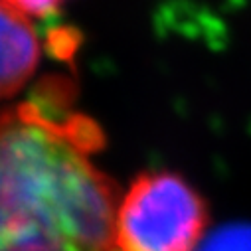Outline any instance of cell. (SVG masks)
Returning a JSON list of instances; mask_svg holds the SVG:
<instances>
[{
    "instance_id": "4",
    "label": "cell",
    "mask_w": 251,
    "mask_h": 251,
    "mask_svg": "<svg viewBox=\"0 0 251 251\" xmlns=\"http://www.w3.org/2000/svg\"><path fill=\"white\" fill-rule=\"evenodd\" d=\"M198 251H251V226H227L202 241Z\"/></svg>"
},
{
    "instance_id": "2",
    "label": "cell",
    "mask_w": 251,
    "mask_h": 251,
    "mask_svg": "<svg viewBox=\"0 0 251 251\" xmlns=\"http://www.w3.org/2000/svg\"><path fill=\"white\" fill-rule=\"evenodd\" d=\"M202 194L176 172H145L121 198L119 251H198L208 235Z\"/></svg>"
},
{
    "instance_id": "5",
    "label": "cell",
    "mask_w": 251,
    "mask_h": 251,
    "mask_svg": "<svg viewBox=\"0 0 251 251\" xmlns=\"http://www.w3.org/2000/svg\"><path fill=\"white\" fill-rule=\"evenodd\" d=\"M4 2L24 12L26 16H44L53 12L64 0H4Z\"/></svg>"
},
{
    "instance_id": "1",
    "label": "cell",
    "mask_w": 251,
    "mask_h": 251,
    "mask_svg": "<svg viewBox=\"0 0 251 251\" xmlns=\"http://www.w3.org/2000/svg\"><path fill=\"white\" fill-rule=\"evenodd\" d=\"M68 125L20 107L0 117V251H119L117 184Z\"/></svg>"
},
{
    "instance_id": "3",
    "label": "cell",
    "mask_w": 251,
    "mask_h": 251,
    "mask_svg": "<svg viewBox=\"0 0 251 251\" xmlns=\"http://www.w3.org/2000/svg\"><path fill=\"white\" fill-rule=\"evenodd\" d=\"M40 64V42L30 16L0 0V101L16 95Z\"/></svg>"
}]
</instances>
